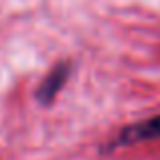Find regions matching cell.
<instances>
[{
    "label": "cell",
    "mask_w": 160,
    "mask_h": 160,
    "mask_svg": "<svg viewBox=\"0 0 160 160\" xmlns=\"http://www.w3.org/2000/svg\"><path fill=\"white\" fill-rule=\"evenodd\" d=\"M160 136V116H154L150 120L138 122L134 126H128L126 130H122L120 136L116 138L112 146H126V144H136V142L152 140V138Z\"/></svg>",
    "instance_id": "6da1fadb"
},
{
    "label": "cell",
    "mask_w": 160,
    "mask_h": 160,
    "mask_svg": "<svg viewBox=\"0 0 160 160\" xmlns=\"http://www.w3.org/2000/svg\"><path fill=\"white\" fill-rule=\"evenodd\" d=\"M69 71H71V65H69V63H59L51 73L45 77L43 85L39 87V99H41V102H43V103H49L55 95L61 91V87L65 85L67 77H69Z\"/></svg>",
    "instance_id": "7a4b0ae2"
}]
</instances>
